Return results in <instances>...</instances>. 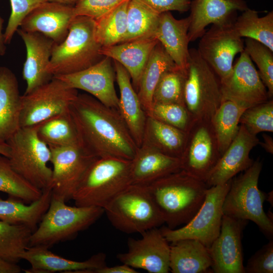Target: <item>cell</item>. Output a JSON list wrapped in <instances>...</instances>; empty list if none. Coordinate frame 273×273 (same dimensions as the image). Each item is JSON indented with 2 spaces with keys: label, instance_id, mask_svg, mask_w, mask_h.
Wrapping results in <instances>:
<instances>
[{
  "label": "cell",
  "instance_id": "obj_1",
  "mask_svg": "<svg viewBox=\"0 0 273 273\" xmlns=\"http://www.w3.org/2000/svg\"><path fill=\"white\" fill-rule=\"evenodd\" d=\"M81 147L96 158L132 161L138 152L119 111L90 95L77 94L69 107Z\"/></svg>",
  "mask_w": 273,
  "mask_h": 273
},
{
  "label": "cell",
  "instance_id": "obj_2",
  "mask_svg": "<svg viewBox=\"0 0 273 273\" xmlns=\"http://www.w3.org/2000/svg\"><path fill=\"white\" fill-rule=\"evenodd\" d=\"M145 187L170 229L186 224L194 217L208 188L205 182L181 169Z\"/></svg>",
  "mask_w": 273,
  "mask_h": 273
},
{
  "label": "cell",
  "instance_id": "obj_3",
  "mask_svg": "<svg viewBox=\"0 0 273 273\" xmlns=\"http://www.w3.org/2000/svg\"><path fill=\"white\" fill-rule=\"evenodd\" d=\"M94 19L83 16L72 20L68 33L59 44H54L48 72L53 77L77 72L98 63L103 56L102 46L96 36Z\"/></svg>",
  "mask_w": 273,
  "mask_h": 273
},
{
  "label": "cell",
  "instance_id": "obj_4",
  "mask_svg": "<svg viewBox=\"0 0 273 273\" xmlns=\"http://www.w3.org/2000/svg\"><path fill=\"white\" fill-rule=\"evenodd\" d=\"M131 161L113 157L96 158L86 170L72 196L75 205L104 209L131 185Z\"/></svg>",
  "mask_w": 273,
  "mask_h": 273
},
{
  "label": "cell",
  "instance_id": "obj_5",
  "mask_svg": "<svg viewBox=\"0 0 273 273\" xmlns=\"http://www.w3.org/2000/svg\"><path fill=\"white\" fill-rule=\"evenodd\" d=\"M104 212L101 207L71 206L65 201L52 197L48 210L30 236L29 246L50 248L70 240L95 223Z\"/></svg>",
  "mask_w": 273,
  "mask_h": 273
},
{
  "label": "cell",
  "instance_id": "obj_6",
  "mask_svg": "<svg viewBox=\"0 0 273 273\" xmlns=\"http://www.w3.org/2000/svg\"><path fill=\"white\" fill-rule=\"evenodd\" d=\"M262 164L258 158L252 165L235 178L222 205L223 215L255 223L266 236L273 235V221L263 209L266 194L259 190L258 180Z\"/></svg>",
  "mask_w": 273,
  "mask_h": 273
},
{
  "label": "cell",
  "instance_id": "obj_7",
  "mask_svg": "<svg viewBox=\"0 0 273 273\" xmlns=\"http://www.w3.org/2000/svg\"><path fill=\"white\" fill-rule=\"evenodd\" d=\"M6 142L10 148L8 158L14 170L42 191L50 188L51 151L39 138L37 125L20 127Z\"/></svg>",
  "mask_w": 273,
  "mask_h": 273
},
{
  "label": "cell",
  "instance_id": "obj_8",
  "mask_svg": "<svg viewBox=\"0 0 273 273\" xmlns=\"http://www.w3.org/2000/svg\"><path fill=\"white\" fill-rule=\"evenodd\" d=\"M104 210L112 225L127 234H142L164 223L145 186L129 185Z\"/></svg>",
  "mask_w": 273,
  "mask_h": 273
},
{
  "label": "cell",
  "instance_id": "obj_9",
  "mask_svg": "<svg viewBox=\"0 0 273 273\" xmlns=\"http://www.w3.org/2000/svg\"><path fill=\"white\" fill-rule=\"evenodd\" d=\"M184 101L193 121L211 120L222 101L219 78L195 48L189 49Z\"/></svg>",
  "mask_w": 273,
  "mask_h": 273
},
{
  "label": "cell",
  "instance_id": "obj_10",
  "mask_svg": "<svg viewBox=\"0 0 273 273\" xmlns=\"http://www.w3.org/2000/svg\"><path fill=\"white\" fill-rule=\"evenodd\" d=\"M232 179L225 184L209 187L200 209L185 225L177 229H160L167 241L171 243L182 239H195L209 248L219 234L223 215L222 205Z\"/></svg>",
  "mask_w": 273,
  "mask_h": 273
},
{
  "label": "cell",
  "instance_id": "obj_11",
  "mask_svg": "<svg viewBox=\"0 0 273 273\" xmlns=\"http://www.w3.org/2000/svg\"><path fill=\"white\" fill-rule=\"evenodd\" d=\"M77 89L53 77L47 83L21 96L20 127L36 125L68 110Z\"/></svg>",
  "mask_w": 273,
  "mask_h": 273
},
{
  "label": "cell",
  "instance_id": "obj_12",
  "mask_svg": "<svg viewBox=\"0 0 273 273\" xmlns=\"http://www.w3.org/2000/svg\"><path fill=\"white\" fill-rule=\"evenodd\" d=\"M235 19L212 24L198 43V53L220 81L231 73L235 56L244 50V42L234 26Z\"/></svg>",
  "mask_w": 273,
  "mask_h": 273
},
{
  "label": "cell",
  "instance_id": "obj_13",
  "mask_svg": "<svg viewBox=\"0 0 273 273\" xmlns=\"http://www.w3.org/2000/svg\"><path fill=\"white\" fill-rule=\"evenodd\" d=\"M180 159V169L205 183L221 156L210 120L194 121Z\"/></svg>",
  "mask_w": 273,
  "mask_h": 273
},
{
  "label": "cell",
  "instance_id": "obj_14",
  "mask_svg": "<svg viewBox=\"0 0 273 273\" xmlns=\"http://www.w3.org/2000/svg\"><path fill=\"white\" fill-rule=\"evenodd\" d=\"M51 151L52 197L65 202L72 199L82 177L97 158L81 146H49Z\"/></svg>",
  "mask_w": 273,
  "mask_h": 273
},
{
  "label": "cell",
  "instance_id": "obj_15",
  "mask_svg": "<svg viewBox=\"0 0 273 273\" xmlns=\"http://www.w3.org/2000/svg\"><path fill=\"white\" fill-rule=\"evenodd\" d=\"M220 84L222 101H233L246 109L270 99L253 62L244 50L231 73Z\"/></svg>",
  "mask_w": 273,
  "mask_h": 273
},
{
  "label": "cell",
  "instance_id": "obj_16",
  "mask_svg": "<svg viewBox=\"0 0 273 273\" xmlns=\"http://www.w3.org/2000/svg\"><path fill=\"white\" fill-rule=\"evenodd\" d=\"M141 234L140 239L128 240L127 251L118 254V259L134 269L150 273L168 272L170 247L160 229L153 228Z\"/></svg>",
  "mask_w": 273,
  "mask_h": 273
},
{
  "label": "cell",
  "instance_id": "obj_17",
  "mask_svg": "<svg viewBox=\"0 0 273 273\" xmlns=\"http://www.w3.org/2000/svg\"><path fill=\"white\" fill-rule=\"evenodd\" d=\"M247 221L223 215L219 235L208 248L215 273H245L242 234Z\"/></svg>",
  "mask_w": 273,
  "mask_h": 273
},
{
  "label": "cell",
  "instance_id": "obj_18",
  "mask_svg": "<svg viewBox=\"0 0 273 273\" xmlns=\"http://www.w3.org/2000/svg\"><path fill=\"white\" fill-rule=\"evenodd\" d=\"M115 70L111 59L106 56L83 70L55 76L69 87L89 93L104 105L118 111L119 98L114 87Z\"/></svg>",
  "mask_w": 273,
  "mask_h": 273
},
{
  "label": "cell",
  "instance_id": "obj_19",
  "mask_svg": "<svg viewBox=\"0 0 273 273\" xmlns=\"http://www.w3.org/2000/svg\"><path fill=\"white\" fill-rule=\"evenodd\" d=\"M256 135L240 125L238 134L221 155L205 181L207 187L225 184L238 173L244 171L253 164L250 157L252 149L259 144Z\"/></svg>",
  "mask_w": 273,
  "mask_h": 273
},
{
  "label": "cell",
  "instance_id": "obj_20",
  "mask_svg": "<svg viewBox=\"0 0 273 273\" xmlns=\"http://www.w3.org/2000/svg\"><path fill=\"white\" fill-rule=\"evenodd\" d=\"M42 245L28 246L21 256L27 261L31 268L24 270L27 273L74 272L95 273L97 269L107 266L105 254L100 252L88 259L78 261L60 256Z\"/></svg>",
  "mask_w": 273,
  "mask_h": 273
},
{
  "label": "cell",
  "instance_id": "obj_21",
  "mask_svg": "<svg viewBox=\"0 0 273 273\" xmlns=\"http://www.w3.org/2000/svg\"><path fill=\"white\" fill-rule=\"evenodd\" d=\"M75 17L73 6L45 2L31 12L20 26L24 31L41 33L59 44L66 37Z\"/></svg>",
  "mask_w": 273,
  "mask_h": 273
},
{
  "label": "cell",
  "instance_id": "obj_22",
  "mask_svg": "<svg viewBox=\"0 0 273 273\" xmlns=\"http://www.w3.org/2000/svg\"><path fill=\"white\" fill-rule=\"evenodd\" d=\"M18 34L24 41L26 57L22 75L26 82L24 94H27L47 83L53 76L47 71L55 42L38 32H27L18 29Z\"/></svg>",
  "mask_w": 273,
  "mask_h": 273
},
{
  "label": "cell",
  "instance_id": "obj_23",
  "mask_svg": "<svg viewBox=\"0 0 273 273\" xmlns=\"http://www.w3.org/2000/svg\"><path fill=\"white\" fill-rule=\"evenodd\" d=\"M248 8L243 0H194L191 3L188 37L190 42L200 38L205 28L213 24L235 19L237 11Z\"/></svg>",
  "mask_w": 273,
  "mask_h": 273
},
{
  "label": "cell",
  "instance_id": "obj_24",
  "mask_svg": "<svg viewBox=\"0 0 273 273\" xmlns=\"http://www.w3.org/2000/svg\"><path fill=\"white\" fill-rule=\"evenodd\" d=\"M188 17L176 19L170 12L160 14L154 37L163 47L177 66L186 69L188 63L190 40Z\"/></svg>",
  "mask_w": 273,
  "mask_h": 273
},
{
  "label": "cell",
  "instance_id": "obj_25",
  "mask_svg": "<svg viewBox=\"0 0 273 273\" xmlns=\"http://www.w3.org/2000/svg\"><path fill=\"white\" fill-rule=\"evenodd\" d=\"M115 77L119 86L118 111L137 147L145 135V116L139 96L133 87L130 76L119 63L114 60Z\"/></svg>",
  "mask_w": 273,
  "mask_h": 273
},
{
  "label": "cell",
  "instance_id": "obj_26",
  "mask_svg": "<svg viewBox=\"0 0 273 273\" xmlns=\"http://www.w3.org/2000/svg\"><path fill=\"white\" fill-rule=\"evenodd\" d=\"M158 42L154 37L136 39L102 47L100 53L103 56L108 57L122 65L138 90L144 68Z\"/></svg>",
  "mask_w": 273,
  "mask_h": 273
},
{
  "label": "cell",
  "instance_id": "obj_27",
  "mask_svg": "<svg viewBox=\"0 0 273 273\" xmlns=\"http://www.w3.org/2000/svg\"><path fill=\"white\" fill-rule=\"evenodd\" d=\"M21 96L15 74L0 67V141L6 142L20 128Z\"/></svg>",
  "mask_w": 273,
  "mask_h": 273
},
{
  "label": "cell",
  "instance_id": "obj_28",
  "mask_svg": "<svg viewBox=\"0 0 273 273\" xmlns=\"http://www.w3.org/2000/svg\"><path fill=\"white\" fill-rule=\"evenodd\" d=\"M180 170V159L165 154L155 148L138 152L131 161V185L146 186Z\"/></svg>",
  "mask_w": 273,
  "mask_h": 273
},
{
  "label": "cell",
  "instance_id": "obj_29",
  "mask_svg": "<svg viewBox=\"0 0 273 273\" xmlns=\"http://www.w3.org/2000/svg\"><path fill=\"white\" fill-rule=\"evenodd\" d=\"M169 269L173 273H204L211 269L208 248L195 239L171 242Z\"/></svg>",
  "mask_w": 273,
  "mask_h": 273
},
{
  "label": "cell",
  "instance_id": "obj_30",
  "mask_svg": "<svg viewBox=\"0 0 273 273\" xmlns=\"http://www.w3.org/2000/svg\"><path fill=\"white\" fill-rule=\"evenodd\" d=\"M52 197L51 188L42 191L39 198L29 204L16 198L4 200L0 197V220L25 226L33 232L48 210Z\"/></svg>",
  "mask_w": 273,
  "mask_h": 273
},
{
  "label": "cell",
  "instance_id": "obj_31",
  "mask_svg": "<svg viewBox=\"0 0 273 273\" xmlns=\"http://www.w3.org/2000/svg\"><path fill=\"white\" fill-rule=\"evenodd\" d=\"M176 66L173 61L158 42L153 50L142 73L138 96L144 109L151 115L153 96L155 87L163 74Z\"/></svg>",
  "mask_w": 273,
  "mask_h": 273
},
{
  "label": "cell",
  "instance_id": "obj_32",
  "mask_svg": "<svg viewBox=\"0 0 273 273\" xmlns=\"http://www.w3.org/2000/svg\"><path fill=\"white\" fill-rule=\"evenodd\" d=\"M36 125L39 138L49 146H81L69 109Z\"/></svg>",
  "mask_w": 273,
  "mask_h": 273
},
{
  "label": "cell",
  "instance_id": "obj_33",
  "mask_svg": "<svg viewBox=\"0 0 273 273\" xmlns=\"http://www.w3.org/2000/svg\"><path fill=\"white\" fill-rule=\"evenodd\" d=\"M245 107L230 100H223L210 121L220 155L223 153L239 130L240 120Z\"/></svg>",
  "mask_w": 273,
  "mask_h": 273
},
{
  "label": "cell",
  "instance_id": "obj_34",
  "mask_svg": "<svg viewBox=\"0 0 273 273\" xmlns=\"http://www.w3.org/2000/svg\"><path fill=\"white\" fill-rule=\"evenodd\" d=\"M160 14L139 0H129L126 32L120 43L154 37Z\"/></svg>",
  "mask_w": 273,
  "mask_h": 273
},
{
  "label": "cell",
  "instance_id": "obj_35",
  "mask_svg": "<svg viewBox=\"0 0 273 273\" xmlns=\"http://www.w3.org/2000/svg\"><path fill=\"white\" fill-rule=\"evenodd\" d=\"M234 26L242 38L257 40L273 51L272 11L260 17L257 12L248 8L235 19Z\"/></svg>",
  "mask_w": 273,
  "mask_h": 273
},
{
  "label": "cell",
  "instance_id": "obj_36",
  "mask_svg": "<svg viewBox=\"0 0 273 273\" xmlns=\"http://www.w3.org/2000/svg\"><path fill=\"white\" fill-rule=\"evenodd\" d=\"M129 1H123L107 14L95 20L96 38L102 47L120 43L125 36Z\"/></svg>",
  "mask_w": 273,
  "mask_h": 273
},
{
  "label": "cell",
  "instance_id": "obj_37",
  "mask_svg": "<svg viewBox=\"0 0 273 273\" xmlns=\"http://www.w3.org/2000/svg\"><path fill=\"white\" fill-rule=\"evenodd\" d=\"M0 191L9 197L31 203L41 196L42 191L27 181L12 167L8 157L0 154Z\"/></svg>",
  "mask_w": 273,
  "mask_h": 273
},
{
  "label": "cell",
  "instance_id": "obj_38",
  "mask_svg": "<svg viewBox=\"0 0 273 273\" xmlns=\"http://www.w3.org/2000/svg\"><path fill=\"white\" fill-rule=\"evenodd\" d=\"M32 233L25 226L11 224L0 220V257L18 263L29 246Z\"/></svg>",
  "mask_w": 273,
  "mask_h": 273
},
{
  "label": "cell",
  "instance_id": "obj_39",
  "mask_svg": "<svg viewBox=\"0 0 273 273\" xmlns=\"http://www.w3.org/2000/svg\"><path fill=\"white\" fill-rule=\"evenodd\" d=\"M150 128L155 147L167 155L180 158L187 133L150 116Z\"/></svg>",
  "mask_w": 273,
  "mask_h": 273
},
{
  "label": "cell",
  "instance_id": "obj_40",
  "mask_svg": "<svg viewBox=\"0 0 273 273\" xmlns=\"http://www.w3.org/2000/svg\"><path fill=\"white\" fill-rule=\"evenodd\" d=\"M186 69L175 66L165 72L154 92L155 104H177L185 106L184 90Z\"/></svg>",
  "mask_w": 273,
  "mask_h": 273
},
{
  "label": "cell",
  "instance_id": "obj_41",
  "mask_svg": "<svg viewBox=\"0 0 273 273\" xmlns=\"http://www.w3.org/2000/svg\"><path fill=\"white\" fill-rule=\"evenodd\" d=\"M244 51L258 68L259 75L266 86L269 99L273 96V51L261 42L246 38Z\"/></svg>",
  "mask_w": 273,
  "mask_h": 273
},
{
  "label": "cell",
  "instance_id": "obj_42",
  "mask_svg": "<svg viewBox=\"0 0 273 273\" xmlns=\"http://www.w3.org/2000/svg\"><path fill=\"white\" fill-rule=\"evenodd\" d=\"M240 124L252 134L273 132L272 99L247 108L242 114Z\"/></svg>",
  "mask_w": 273,
  "mask_h": 273
},
{
  "label": "cell",
  "instance_id": "obj_43",
  "mask_svg": "<svg viewBox=\"0 0 273 273\" xmlns=\"http://www.w3.org/2000/svg\"><path fill=\"white\" fill-rule=\"evenodd\" d=\"M150 116L185 132L194 122L185 106L177 104H155Z\"/></svg>",
  "mask_w": 273,
  "mask_h": 273
},
{
  "label": "cell",
  "instance_id": "obj_44",
  "mask_svg": "<svg viewBox=\"0 0 273 273\" xmlns=\"http://www.w3.org/2000/svg\"><path fill=\"white\" fill-rule=\"evenodd\" d=\"M47 2L46 0H10L11 13L4 34L6 44L10 43L18 27L33 10Z\"/></svg>",
  "mask_w": 273,
  "mask_h": 273
},
{
  "label": "cell",
  "instance_id": "obj_45",
  "mask_svg": "<svg viewBox=\"0 0 273 273\" xmlns=\"http://www.w3.org/2000/svg\"><path fill=\"white\" fill-rule=\"evenodd\" d=\"M125 0H78L74 7L75 16H86L96 20Z\"/></svg>",
  "mask_w": 273,
  "mask_h": 273
},
{
  "label": "cell",
  "instance_id": "obj_46",
  "mask_svg": "<svg viewBox=\"0 0 273 273\" xmlns=\"http://www.w3.org/2000/svg\"><path fill=\"white\" fill-rule=\"evenodd\" d=\"M245 273L273 272V241L270 240L248 260Z\"/></svg>",
  "mask_w": 273,
  "mask_h": 273
},
{
  "label": "cell",
  "instance_id": "obj_47",
  "mask_svg": "<svg viewBox=\"0 0 273 273\" xmlns=\"http://www.w3.org/2000/svg\"><path fill=\"white\" fill-rule=\"evenodd\" d=\"M157 13L176 11L185 12L190 9V0H139Z\"/></svg>",
  "mask_w": 273,
  "mask_h": 273
},
{
  "label": "cell",
  "instance_id": "obj_48",
  "mask_svg": "<svg viewBox=\"0 0 273 273\" xmlns=\"http://www.w3.org/2000/svg\"><path fill=\"white\" fill-rule=\"evenodd\" d=\"M136 270L129 265L122 263L113 266H106L102 268L97 269L95 273H136Z\"/></svg>",
  "mask_w": 273,
  "mask_h": 273
},
{
  "label": "cell",
  "instance_id": "obj_49",
  "mask_svg": "<svg viewBox=\"0 0 273 273\" xmlns=\"http://www.w3.org/2000/svg\"><path fill=\"white\" fill-rule=\"evenodd\" d=\"M21 268L17 263L9 261L0 257V273H19Z\"/></svg>",
  "mask_w": 273,
  "mask_h": 273
},
{
  "label": "cell",
  "instance_id": "obj_50",
  "mask_svg": "<svg viewBox=\"0 0 273 273\" xmlns=\"http://www.w3.org/2000/svg\"><path fill=\"white\" fill-rule=\"evenodd\" d=\"M264 142H259V144L261 147L268 153L272 154L273 153V140L272 138L264 133L263 135Z\"/></svg>",
  "mask_w": 273,
  "mask_h": 273
},
{
  "label": "cell",
  "instance_id": "obj_51",
  "mask_svg": "<svg viewBox=\"0 0 273 273\" xmlns=\"http://www.w3.org/2000/svg\"><path fill=\"white\" fill-rule=\"evenodd\" d=\"M4 20L0 17V56H4L6 52V47L5 42L4 34L2 33Z\"/></svg>",
  "mask_w": 273,
  "mask_h": 273
},
{
  "label": "cell",
  "instance_id": "obj_52",
  "mask_svg": "<svg viewBox=\"0 0 273 273\" xmlns=\"http://www.w3.org/2000/svg\"><path fill=\"white\" fill-rule=\"evenodd\" d=\"M0 154L9 158L10 154V148L6 142L0 141Z\"/></svg>",
  "mask_w": 273,
  "mask_h": 273
},
{
  "label": "cell",
  "instance_id": "obj_53",
  "mask_svg": "<svg viewBox=\"0 0 273 273\" xmlns=\"http://www.w3.org/2000/svg\"><path fill=\"white\" fill-rule=\"evenodd\" d=\"M47 2L57 3L65 5H71L75 4L78 0H46Z\"/></svg>",
  "mask_w": 273,
  "mask_h": 273
}]
</instances>
